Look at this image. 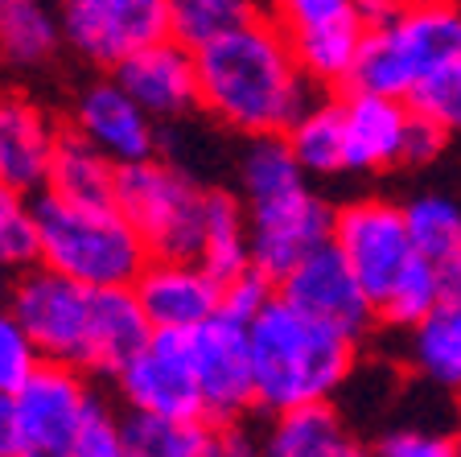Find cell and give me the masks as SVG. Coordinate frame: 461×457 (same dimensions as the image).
Segmentation results:
<instances>
[{
  "instance_id": "obj_1",
  "label": "cell",
  "mask_w": 461,
  "mask_h": 457,
  "mask_svg": "<svg viewBox=\"0 0 461 457\" xmlns=\"http://www.w3.org/2000/svg\"><path fill=\"white\" fill-rule=\"evenodd\" d=\"M194 78L198 112L243 141L285 136L288 124L317 99L264 5L248 25L194 54Z\"/></svg>"
},
{
  "instance_id": "obj_2",
  "label": "cell",
  "mask_w": 461,
  "mask_h": 457,
  "mask_svg": "<svg viewBox=\"0 0 461 457\" xmlns=\"http://www.w3.org/2000/svg\"><path fill=\"white\" fill-rule=\"evenodd\" d=\"M248 359L256 408L276 416L334 400L355 375L358 346L272 297L248 322Z\"/></svg>"
},
{
  "instance_id": "obj_3",
  "label": "cell",
  "mask_w": 461,
  "mask_h": 457,
  "mask_svg": "<svg viewBox=\"0 0 461 457\" xmlns=\"http://www.w3.org/2000/svg\"><path fill=\"white\" fill-rule=\"evenodd\" d=\"M33 235H38V268L86 293L132 288L149 264L144 243L132 235L115 206L83 210L38 194L33 198Z\"/></svg>"
},
{
  "instance_id": "obj_4",
  "label": "cell",
  "mask_w": 461,
  "mask_h": 457,
  "mask_svg": "<svg viewBox=\"0 0 461 457\" xmlns=\"http://www.w3.org/2000/svg\"><path fill=\"white\" fill-rule=\"evenodd\" d=\"M461 58V9L457 5H392L379 25L363 29L355 70L346 91L375 99H395L412 91L432 67Z\"/></svg>"
},
{
  "instance_id": "obj_5",
  "label": "cell",
  "mask_w": 461,
  "mask_h": 457,
  "mask_svg": "<svg viewBox=\"0 0 461 457\" xmlns=\"http://www.w3.org/2000/svg\"><path fill=\"white\" fill-rule=\"evenodd\" d=\"M206 190L165 161H144L115 173V215L132 227L149 260L198 264L206 227Z\"/></svg>"
},
{
  "instance_id": "obj_6",
  "label": "cell",
  "mask_w": 461,
  "mask_h": 457,
  "mask_svg": "<svg viewBox=\"0 0 461 457\" xmlns=\"http://www.w3.org/2000/svg\"><path fill=\"white\" fill-rule=\"evenodd\" d=\"M9 317L21 325L38 362L70 367L86 375L91 367V293L46 268H29L9 285Z\"/></svg>"
},
{
  "instance_id": "obj_7",
  "label": "cell",
  "mask_w": 461,
  "mask_h": 457,
  "mask_svg": "<svg viewBox=\"0 0 461 457\" xmlns=\"http://www.w3.org/2000/svg\"><path fill=\"white\" fill-rule=\"evenodd\" d=\"M243 206V235H248V260L264 280L276 285L293 264L309 251L330 243L334 206L313 190V181H297L285 190L259 194L240 202Z\"/></svg>"
},
{
  "instance_id": "obj_8",
  "label": "cell",
  "mask_w": 461,
  "mask_h": 457,
  "mask_svg": "<svg viewBox=\"0 0 461 457\" xmlns=\"http://www.w3.org/2000/svg\"><path fill=\"white\" fill-rule=\"evenodd\" d=\"M280 38L313 91H338L350 83L363 41V17L355 0H285L272 5Z\"/></svg>"
},
{
  "instance_id": "obj_9",
  "label": "cell",
  "mask_w": 461,
  "mask_h": 457,
  "mask_svg": "<svg viewBox=\"0 0 461 457\" xmlns=\"http://www.w3.org/2000/svg\"><path fill=\"white\" fill-rule=\"evenodd\" d=\"M58 33L86 67L112 75L136 50L169 38V0H67Z\"/></svg>"
},
{
  "instance_id": "obj_10",
  "label": "cell",
  "mask_w": 461,
  "mask_h": 457,
  "mask_svg": "<svg viewBox=\"0 0 461 457\" xmlns=\"http://www.w3.org/2000/svg\"><path fill=\"white\" fill-rule=\"evenodd\" d=\"M330 248L342 256L350 277L366 293V301L379 305L392 280L412 260L408 248V231H403L400 202L392 198H355L334 210L330 223Z\"/></svg>"
},
{
  "instance_id": "obj_11",
  "label": "cell",
  "mask_w": 461,
  "mask_h": 457,
  "mask_svg": "<svg viewBox=\"0 0 461 457\" xmlns=\"http://www.w3.org/2000/svg\"><path fill=\"white\" fill-rule=\"evenodd\" d=\"M185 354L198 383L202 416L211 425H235L256 408L248 359V325L227 314H214L198 330L185 334Z\"/></svg>"
},
{
  "instance_id": "obj_12",
  "label": "cell",
  "mask_w": 461,
  "mask_h": 457,
  "mask_svg": "<svg viewBox=\"0 0 461 457\" xmlns=\"http://www.w3.org/2000/svg\"><path fill=\"white\" fill-rule=\"evenodd\" d=\"M276 297L288 309H297L309 322L342 334L346 343L355 346L379 325L375 322V305L366 301V293L358 288V280L350 277V268L342 264V256L330 243L288 268L276 280Z\"/></svg>"
},
{
  "instance_id": "obj_13",
  "label": "cell",
  "mask_w": 461,
  "mask_h": 457,
  "mask_svg": "<svg viewBox=\"0 0 461 457\" xmlns=\"http://www.w3.org/2000/svg\"><path fill=\"white\" fill-rule=\"evenodd\" d=\"M91 400H95V391L86 388L78 371L38 362V371L13 391V449L67 457V445Z\"/></svg>"
},
{
  "instance_id": "obj_14",
  "label": "cell",
  "mask_w": 461,
  "mask_h": 457,
  "mask_svg": "<svg viewBox=\"0 0 461 457\" xmlns=\"http://www.w3.org/2000/svg\"><path fill=\"white\" fill-rule=\"evenodd\" d=\"M128 412L157 420H206L198 400V383L185 354V334L153 330L149 343L115 371Z\"/></svg>"
},
{
  "instance_id": "obj_15",
  "label": "cell",
  "mask_w": 461,
  "mask_h": 457,
  "mask_svg": "<svg viewBox=\"0 0 461 457\" xmlns=\"http://www.w3.org/2000/svg\"><path fill=\"white\" fill-rule=\"evenodd\" d=\"M70 133L112 161L115 169H132L157 157V124L112 83V75L86 83L70 112Z\"/></svg>"
},
{
  "instance_id": "obj_16",
  "label": "cell",
  "mask_w": 461,
  "mask_h": 457,
  "mask_svg": "<svg viewBox=\"0 0 461 457\" xmlns=\"http://www.w3.org/2000/svg\"><path fill=\"white\" fill-rule=\"evenodd\" d=\"M112 83L140 107L157 128L190 120L198 112V78H194V54L173 38L136 50L112 70Z\"/></svg>"
},
{
  "instance_id": "obj_17",
  "label": "cell",
  "mask_w": 461,
  "mask_h": 457,
  "mask_svg": "<svg viewBox=\"0 0 461 457\" xmlns=\"http://www.w3.org/2000/svg\"><path fill=\"white\" fill-rule=\"evenodd\" d=\"M132 297L149 330L161 334H190L219 314V285L198 264L149 260L132 285Z\"/></svg>"
},
{
  "instance_id": "obj_18",
  "label": "cell",
  "mask_w": 461,
  "mask_h": 457,
  "mask_svg": "<svg viewBox=\"0 0 461 457\" xmlns=\"http://www.w3.org/2000/svg\"><path fill=\"white\" fill-rule=\"evenodd\" d=\"M58 120L29 96H0V186L25 198L46 190V169L58 144Z\"/></svg>"
},
{
  "instance_id": "obj_19",
  "label": "cell",
  "mask_w": 461,
  "mask_h": 457,
  "mask_svg": "<svg viewBox=\"0 0 461 457\" xmlns=\"http://www.w3.org/2000/svg\"><path fill=\"white\" fill-rule=\"evenodd\" d=\"M128 457H256V433L235 425H211V420H157L120 412Z\"/></svg>"
},
{
  "instance_id": "obj_20",
  "label": "cell",
  "mask_w": 461,
  "mask_h": 457,
  "mask_svg": "<svg viewBox=\"0 0 461 457\" xmlns=\"http://www.w3.org/2000/svg\"><path fill=\"white\" fill-rule=\"evenodd\" d=\"M342 107V161L346 173H379L400 165V144L408 128V112L395 99H375L346 91Z\"/></svg>"
},
{
  "instance_id": "obj_21",
  "label": "cell",
  "mask_w": 461,
  "mask_h": 457,
  "mask_svg": "<svg viewBox=\"0 0 461 457\" xmlns=\"http://www.w3.org/2000/svg\"><path fill=\"white\" fill-rule=\"evenodd\" d=\"M115 165L104 161L86 141H78L70 128L58 133L54 157L46 169V190L50 198L67 202V206H83V210H104L115 198Z\"/></svg>"
},
{
  "instance_id": "obj_22",
  "label": "cell",
  "mask_w": 461,
  "mask_h": 457,
  "mask_svg": "<svg viewBox=\"0 0 461 457\" xmlns=\"http://www.w3.org/2000/svg\"><path fill=\"white\" fill-rule=\"evenodd\" d=\"M350 441L346 420L334 404L276 412L268 429L256 433V457H334Z\"/></svg>"
},
{
  "instance_id": "obj_23",
  "label": "cell",
  "mask_w": 461,
  "mask_h": 457,
  "mask_svg": "<svg viewBox=\"0 0 461 457\" xmlns=\"http://www.w3.org/2000/svg\"><path fill=\"white\" fill-rule=\"evenodd\" d=\"M149 322H144L140 305L132 288H104L91 293V367L86 371L115 375L149 343Z\"/></svg>"
},
{
  "instance_id": "obj_24",
  "label": "cell",
  "mask_w": 461,
  "mask_h": 457,
  "mask_svg": "<svg viewBox=\"0 0 461 457\" xmlns=\"http://www.w3.org/2000/svg\"><path fill=\"white\" fill-rule=\"evenodd\" d=\"M441 305H461V268L437 272L432 264L412 256L384 293V301L375 305V322L392 325V330H412Z\"/></svg>"
},
{
  "instance_id": "obj_25",
  "label": "cell",
  "mask_w": 461,
  "mask_h": 457,
  "mask_svg": "<svg viewBox=\"0 0 461 457\" xmlns=\"http://www.w3.org/2000/svg\"><path fill=\"white\" fill-rule=\"evenodd\" d=\"M288 149V157L297 161V169L313 178H338L346 173L342 161V107L338 96H317L305 112L288 124V133L280 136Z\"/></svg>"
},
{
  "instance_id": "obj_26",
  "label": "cell",
  "mask_w": 461,
  "mask_h": 457,
  "mask_svg": "<svg viewBox=\"0 0 461 457\" xmlns=\"http://www.w3.org/2000/svg\"><path fill=\"white\" fill-rule=\"evenodd\" d=\"M403 231H408V248L416 260L432 264L437 272L461 268V210L453 194H416L412 202L400 206Z\"/></svg>"
},
{
  "instance_id": "obj_27",
  "label": "cell",
  "mask_w": 461,
  "mask_h": 457,
  "mask_svg": "<svg viewBox=\"0 0 461 457\" xmlns=\"http://www.w3.org/2000/svg\"><path fill=\"white\" fill-rule=\"evenodd\" d=\"M198 268L219 288L251 268L248 235H243V206L227 186H211L206 190V227H202Z\"/></svg>"
},
{
  "instance_id": "obj_28",
  "label": "cell",
  "mask_w": 461,
  "mask_h": 457,
  "mask_svg": "<svg viewBox=\"0 0 461 457\" xmlns=\"http://www.w3.org/2000/svg\"><path fill=\"white\" fill-rule=\"evenodd\" d=\"M58 50V9L41 0H0V62L33 70L46 67Z\"/></svg>"
},
{
  "instance_id": "obj_29",
  "label": "cell",
  "mask_w": 461,
  "mask_h": 457,
  "mask_svg": "<svg viewBox=\"0 0 461 457\" xmlns=\"http://www.w3.org/2000/svg\"><path fill=\"white\" fill-rule=\"evenodd\" d=\"M408 362L432 388L453 391L461 383V305L432 309L408 330Z\"/></svg>"
},
{
  "instance_id": "obj_30",
  "label": "cell",
  "mask_w": 461,
  "mask_h": 457,
  "mask_svg": "<svg viewBox=\"0 0 461 457\" xmlns=\"http://www.w3.org/2000/svg\"><path fill=\"white\" fill-rule=\"evenodd\" d=\"M256 13L259 5H248V0H169V38L198 54L248 25Z\"/></svg>"
},
{
  "instance_id": "obj_31",
  "label": "cell",
  "mask_w": 461,
  "mask_h": 457,
  "mask_svg": "<svg viewBox=\"0 0 461 457\" xmlns=\"http://www.w3.org/2000/svg\"><path fill=\"white\" fill-rule=\"evenodd\" d=\"M403 112L412 120L441 128V133H457L461 124V58L457 62H445V67H432L429 75H420L412 83V91L403 96Z\"/></svg>"
},
{
  "instance_id": "obj_32",
  "label": "cell",
  "mask_w": 461,
  "mask_h": 457,
  "mask_svg": "<svg viewBox=\"0 0 461 457\" xmlns=\"http://www.w3.org/2000/svg\"><path fill=\"white\" fill-rule=\"evenodd\" d=\"M38 268V235H33V198L0 186V272L21 277Z\"/></svg>"
},
{
  "instance_id": "obj_33",
  "label": "cell",
  "mask_w": 461,
  "mask_h": 457,
  "mask_svg": "<svg viewBox=\"0 0 461 457\" xmlns=\"http://www.w3.org/2000/svg\"><path fill=\"white\" fill-rule=\"evenodd\" d=\"M67 457H128L124 429H120V412L107 400H91L78 420L75 437L67 445Z\"/></svg>"
},
{
  "instance_id": "obj_34",
  "label": "cell",
  "mask_w": 461,
  "mask_h": 457,
  "mask_svg": "<svg viewBox=\"0 0 461 457\" xmlns=\"http://www.w3.org/2000/svg\"><path fill=\"white\" fill-rule=\"evenodd\" d=\"M33 371H38V354L9 317V309H0V396H13Z\"/></svg>"
},
{
  "instance_id": "obj_35",
  "label": "cell",
  "mask_w": 461,
  "mask_h": 457,
  "mask_svg": "<svg viewBox=\"0 0 461 457\" xmlns=\"http://www.w3.org/2000/svg\"><path fill=\"white\" fill-rule=\"evenodd\" d=\"M272 297H276V285L259 277L256 268H248L243 277H235L230 285L219 288V314H227V317H235V322L248 325Z\"/></svg>"
},
{
  "instance_id": "obj_36",
  "label": "cell",
  "mask_w": 461,
  "mask_h": 457,
  "mask_svg": "<svg viewBox=\"0 0 461 457\" xmlns=\"http://www.w3.org/2000/svg\"><path fill=\"white\" fill-rule=\"evenodd\" d=\"M375 457H461V453H457V441H453L449 433L395 429L375 445Z\"/></svg>"
},
{
  "instance_id": "obj_37",
  "label": "cell",
  "mask_w": 461,
  "mask_h": 457,
  "mask_svg": "<svg viewBox=\"0 0 461 457\" xmlns=\"http://www.w3.org/2000/svg\"><path fill=\"white\" fill-rule=\"evenodd\" d=\"M445 144H449V133L424 124V120H412L408 115V128H403V144H400V165L403 169H420V165H432L437 157H445Z\"/></svg>"
},
{
  "instance_id": "obj_38",
  "label": "cell",
  "mask_w": 461,
  "mask_h": 457,
  "mask_svg": "<svg viewBox=\"0 0 461 457\" xmlns=\"http://www.w3.org/2000/svg\"><path fill=\"white\" fill-rule=\"evenodd\" d=\"M0 453H13V396H0Z\"/></svg>"
},
{
  "instance_id": "obj_39",
  "label": "cell",
  "mask_w": 461,
  "mask_h": 457,
  "mask_svg": "<svg viewBox=\"0 0 461 457\" xmlns=\"http://www.w3.org/2000/svg\"><path fill=\"white\" fill-rule=\"evenodd\" d=\"M334 457H375V445H363V441H355V437H350L342 449H338Z\"/></svg>"
},
{
  "instance_id": "obj_40",
  "label": "cell",
  "mask_w": 461,
  "mask_h": 457,
  "mask_svg": "<svg viewBox=\"0 0 461 457\" xmlns=\"http://www.w3.org/2000/svg\"><path fill=\"white\" fill-rule=\"evenodd\" d=\"M9 285H13V277H5V272H0V309H5V301H9Z\"/></svg>"
},
{
  "instance_id": "obj_41",
  "label": "cell",
  "mask_w": 461,
  "mask_h": 457,
  "mask_svg": "<svg viewBox=\"0 0 461 457\" xmlns=\"http://www.w3.org/2000/svg\"><path fill=\"white\" fill-rule=\"evenodd\" d=\"M5 457H41V453H17V449H13V453H5Z\"/></svg>"
},
{
  "instance_id": "obj_42",
  "label": "cell",
  "mask_w": 461,
  "mask_h": 457,
  "mask_svg": "<svg viewBox=\"0 0 461 457\" xmlns=\"http://www.w3.org/2000/svg\"><path fill=\"white\" fill-rule=\"evenodd\" d=\"M0 457H5V453H0Z\"/></svg>"
}]
</instances>
